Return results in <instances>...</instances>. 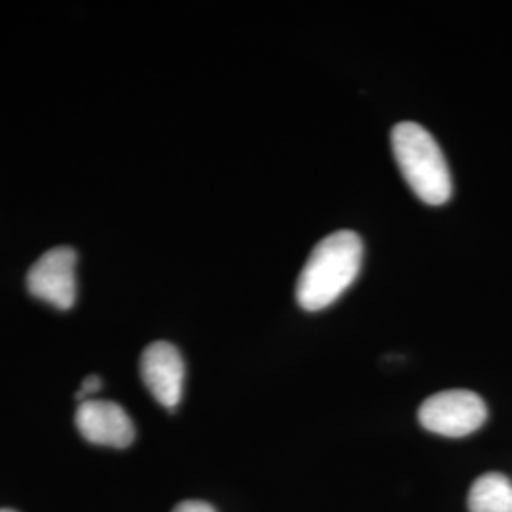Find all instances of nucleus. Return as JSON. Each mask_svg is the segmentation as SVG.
<instances>
[{
  "label": "nucleus",
  "instance_id": "1",
  "mask_svg": "<svg viewBox=\"0 0 512 512\" xmlns=\"http://www.w3.org/2000/svg\"><path fill=\"white\" fill-rule=\"evenodd\" d=\"M363 239L340 230L321 239L296 281V302L306 311H321L348 291L361 272Z\"/></svg>",
  "mask_w": 512,
  "mask_h": 512
},
{
  "label": "nucleus",
  "instance_id": "2",
  "mask_svg": "<svg viewBox=\"0 0 512 512\" xmlns=\"http://www.w3.org/2000/svg\"><path fill=\"white\" fill-rule=\"evenodd\" d=\"M395 162L412 192L427 205H442L452 196V177L439 143L416 122H401L391 131Z\"/></svg>",
  "mask_w": 512,
  "mask_h": 512
},
{
  "label": "nucleus",
  "instance_id": "3",
  "mask_svg": "<svg viewBox=\"0 0 512 512\" xmlns=\"http://www.w3.org/2000/svg\"><path fill=\"white\" fill-rule=\"evenodd\" d=\"M421 427L450 439L473 435L488 420V408L469 389H448L423 401L418 412Z\"/></svg>",
  "mask_w": 512,
  "mask_h": 512
},
{
  "label": "nucleus",
  "instance_id": "4",
  "mask_svg": "<svg viewBox=\"0 0 512 512\" xmlns=\"http://www.w3.org/2000/svg\"><path fill=\"white\" fill-rule=\"evenodd\" d=\"M27 289L57 310L73 308L76 302V251L71 247H54L46 251L31 266Z\"/></svg>",
  "mask_w": 512,
  "mask_h": 512
},
{
  "label": "nucleus",
  "instance_id": "5",
  "mask_svg": "<svg viewBox=\"0 0 512 512\" xmlns=\"http://www.w3.org/2000/svg\"><path fill=\"white\" fill-rule=\"evenodd\" d=\"M141 376L148 391L167 410L183 399L184 361L181 351L169 342H154L141 355Z\"/></svg>",
  "mask_w": 512,
  "mask_h": 512
},
{
  "label": "nucleus",
  "instance_id": "6",
  "mask_svg": "<svg viewBox=\"0 0 512 512\" xmlns=\"http://www.w3.org/2000/svg\"><path fill=\"white\" fill-rule=\"evenodd\" d=\"M76 427L92 444L128 448L135 440V425L128 412L112 401H84L76 410Z\"/></svg>",
  "mask_w": 512,
  "mask_h": 512
},
{
  "label": "nucleus",
  "instance_id": "7",
  "mask_svg": "<svg viewBox=\"0 0 512 512\" xmlns=\"http://www.w3.org/2000/svg\"><path fill=\"white\" fill-rule=\"evenodd\" d=\"M471 512H512V482L501 473L478 476L469 492Z\"/></svg>",
  "mask_w": 512,
  "mask_h": 512
},
{
  "label": "nucleus",
  "instance_id": "8",
  "mask_svg": "<svg viewBox=\"0 0 512 512\" xmlns=\"http://www.w3.org/2000/svg\"><path fill=\"white\" fill-rule=\"evenodd\" d=\"M101 385H103V382H101L99 376H95V374L88 376V378L82 382V385H80V391H78V395H76L78 401H80V403L90 401L92 395H95V393L101 389Z\"/></svg>",
  "mask_w": 512,
  "mask_h": 512
},
{
  "label": "nucleus",
  "instance_id": "9",
  "mask_svg": "<svg viewBox=\"0 0 512 512\" xmlns=\"http://www.w3.org/2000/svg\"><path fill=\"white\" fill-rule=\"evenodd\" d=\"M173 512H217L209 503L203 501H183L179 503Z\"/></svg>",
  "mask_w": 512,
  "mask_h": 512
},
{
  "label": "nucleus",
  "instance_id": "10",
  "mask_svg": "<svg viewBox=\"0 0 512 512\" xmlns=\"http://www.w3.org/2000/svg\"><path fill=\"white\" fill-rule=\"evenodd\" d=\"M0 512H16V511H10V509H0Z\"/></svg>",
  "mask_w": 512,
  "mask_h": 512
}]
</instances>
